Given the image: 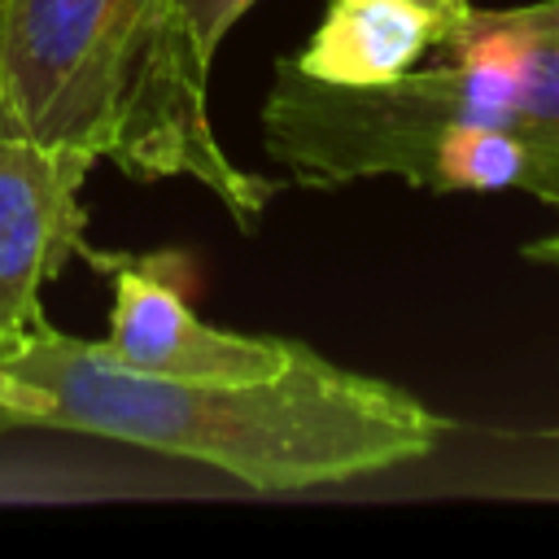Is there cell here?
I'll use <instances>...</instances> for the list:
<instances>
[{
	"mask_svg": "<svg viewBox=\"0 0 559 559\" xmlns=\"http://www.w3.org/2000/svg\"><path fill=\"white\" fill-rule=\"evenodd\" d=\"M9 428L87 432L218 467L249 489H314L415 463L445 419L406 389L336 367L310 345L266 380H175L118 362L100 341L52 323L0 354Z\"/></svg>",
	"mask_w": 559,
	"mask_h": 559,
	"instance_id": "6da1fadb",
	"label": "cell"
},
{
	"mask_svg": "<svg viewBox=\"0 0 559 559\" xmlns=\"http://www.w3.org/2000/svg\"><path fill=\"white\" fill-rule=\"evenodd\" d=\"M210 66L183 0H0L4 131L114 162L131 179H192L253 231L280 183L240 170L218 144Z\"/></svg>",
	"mask_w": 559,
	"mask_h": 559,
	"instance_id": "7a4b0ae2",
	"label": "cell"
},
{
	"mask_svg": "<svg viewBox=\"0 0 559 559\" xmlns=\"http://www.w3.org/2000/svg\"><path fill=\"white\" fill-rule=\"evenodd\" d=\"M96 271L114 275L109 336L100 341L118 362L175 380H266L301 358V341L227 332L205 319L183 297L170 253H83Z\"/></svg>",
	"mask_w": 559,
	"mask_h": 559,
	"instance_id": "3957f363",
	"label": "cell"
},
{
	"mask_svg": "<svg viewBox=\"0 0 559 559\" xmlns=\"http://www.w3.org/2000/svg\"><path fill=\"white\" fill-rule=\"evenodd\" d=\"M96 162L79 148L0 131V341L44 328V288L87 253L83 179Z\"/></svg>",
	"mask_w": 559,
	"mask_h": 559,
	"instance_id": "277c9868",
	"label": "cell"
},
{
	"mask_svg": "<svg viewBox=\"0 0 559 559\" xmlns=\"http://www.w3.org/2000/svg\"><path fill=\"white\" fill-rule=\"evenodd\" d=\"M445 26V17L415 0H332L306 48L288 61L336 87H380L411 74Z\"/></svg>",
	"mask_w": 559,
	"mask_h": 559,
	"instance_id": "5b68a950",
	"label": "cell"
},
{
	"mask_svg": "<svg viewBox=\"0 0 559 559\" xmlns=\"http://www.w3.org/2000/svg\"><path fill=\"white\" fill-rule=\"evenodd\" d=\"M258 0H183V9H188V22H192V31H197V39H201V48L214 57L218 52V44L227 39V31L253 9Z\"/></svg>",
	"mask_w": 559,
	"mask_h": 559,
	"instance_id": "8992f818",
	"label": "cell"
},
{
	"mask_svg": "<svg viewBox=\"0 0 559 559\" xmlns=\"http://www.w3.org/2000/svg\"><path fill=\"white\" fill-rule=\"evenodd\" d=\"M528 262H542V266H559V205H555V227H546L542 236H533L524 249H520Z\"/></svg>",
	"mask_w": 559,
	"mask_h": 559,
	"instance_id": "52a82bcc",
	"label": "cell"
},
{
	"mask_svg": "<svg viewBox=\"0 0 559 559\" xmlns=\"http://www.w3.org/2000/svg\"><path fill=\"white\" fill-rule=\"evenodd\" d=\"M415 4H424V9H432L437 17H445V22H454L459 13H467L472 4L467 0H415Z\"/></svg>",
	"mask_w": 559,
	"mask_h": 559,
	"instance_id": "ba28073f",
	"label": "cell"
},
{
	"mask_svg": "<svg viewBox=\"0 0 559 559\" xmlns=\"http://www.w3.org/2000/svg\"><path fill=\"white\" fill-rule=\"evenodd\" d=\"M4 349H9V345H4V341H0V354H4ZM9 393H13V389H9V376H4V371H0V406H4V402H9Z\"/></svg>",
	"mask_w": 559,
	"mask_h": 559,
	"instance_id": "9c48e42d",
	"label": "cell"
},
{
	"mask_svg": "<svg viewBox=\"0 0 559 559\" xmlns=\"http://www.w3.org/2000/svg\"><path fill=\"white\" fill-rule=\"evenodd\" d=\"M0 131H4V114H0Z\"/></svg>",
	"mask_w": 559,
	"mask_h": 559,
	"instance_id": "30bf717a",
	"label": "cell"
}]
</instances>
